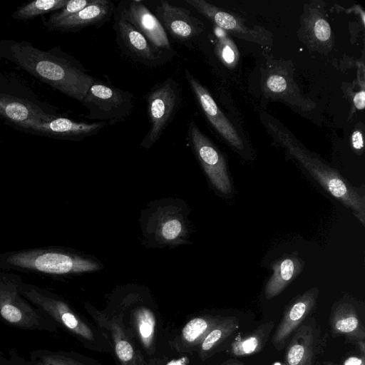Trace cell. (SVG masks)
Here are the masks:
<instances>
[{
  "instance_id": "cell-3",
  "label": "cell",
  "mask_w": 365,
  "mask_h": 365,
  "mask_svg": "<svg viewBox=\"0 0 365 365\" xmlns=\"http://www.w3.org/2000/svg\"><path fill=\"white\" fill-rule=\"evenodd\" d=\"M99 264L75 252L56 247L0 253V269L51 277L92 272Z\"/></svg>"
},
{
  "instance_id": "cell-7",
  "label": "cell",
  "mask_w": 365,
  "mask_h": 365,
  "mask_svg": "<svg viewBox=\"0 0 365 365\" xmlns=\"http://www.w3.org/2000/svg\"><path fill=\"white\" fill-rule=\"evenodd\" d=\"M58 117L25 86L4 83L0 78V118L8 125L27 121H48Z\"/></svg>"
},
{
  "instance_id": "cell-14",
  "label": "cell",
  "mask_w": 365,
  "mask_h": 365,
  "mask_svg": "<svg viewBox=\"0 0 365 365\" xmlns=\"http://www.w3.org/2000/svg\"><path fill=\"white\" fill-rule=\"evenodd\" d=\"M319 292L317 287H313L294 298L287 305L282 321L272 338V343L277 350L284 348L289 336L311 312L316 304Z\"/></svg>"
},
{
  "instance_id": "cell-22",
  "label": "cell",
  "mask_w": 365,
  "mask_h": 365,
  "mask_svg": "<svg viewBox=\"0 0 365 365\" xmlns=\"http://www.w3.org/2000/svg\"><path fill=\"white\" fill-rule=\"evenodd\" d=\"M274 325L273 321L267 322L259 326L254 331L244 336H238L232 342L230 354L244 356L257 354L262 351Z\"/></svg>"
},
{
  "instance_id": "cell-5",
  "label": "cell",
  "mask_w": 365,
  "mask_h": 365,
  "mask_svg": "<svg viewBox=\"0 0 365 365\" xmlns=\"http://www.w3.org/2000/svg\"><path fill=\"white\" fill-rule=\"evenodd\" d=\"M21 294L30 303L46 313L58 326H61L84 341H94L95 334L88 324L60 296L35 284H19Z\"/></svg>"
},
{
  "instance_id": "cell-19",
  "label": "cell",
  "mask_w": 365,
  "mask_h": 365,
  "mask_svg": "<svg viewBox=\"0 0 365 365\" xmlns=\"http://www.w3.org/2000/svg\"><path fill=\"white\" fill-rule=\"evenodd\" d=\"M114 4L108 0H92L82 10L58 23L46 26L49 30L76 31L106 21L114 11Z\"/></svg>"
},
{
  "instance_id": "cell-13",
  "label": "cell",
  "mask_w": 365,
  "mask_h": 365,
  "mask_svg": "<svg viewBox=\"0 0 365 365\" xmlns=\"http://www.w3.org/2000/svg\"><path fill=\"white\" fill-rule=\"evenodd\" d=\"M185 1L218 27L232 33L238 38L259 44L269 42V35L262 28H249L241 21L240 18L204 0H185Z\"/></svg>"
},
{
  "instance_id": "cell-17",
  "label": "cell",
  "mask_w": 365,
  "mask_h": 365,
  "mask_svg": "<svg viewBox=\"0 0 365 365\" xmlns=\"http://www.w3.org/2000/svg\"><path fill=\"white\" fill-rule=\"evenodd\" d=\"M115 28L118 43L130 56L143 63L157 65L161 51L154 48L146 38L120 14L115 16Z\"/></svg>"
},
{
  "instance_id": "cell-26",
  "label": "cell",
  "mask_w": 365,
  "mask_h": 365,
  "mask_svg": "<svg viewBox=\"0 0 365 365\" xmlns=\"http://www.w3.org/2000/svg\"><path fill=\"white\" fill-rule=\"evenodd\" d=\"M156 225L155 233L163 242H178L185 235L184 222L173 214H160Z\"/></svg>"
},
{
  "instance_id": "cell-36",
  "label": "cell",
  "mask_w": 365,
  "mask_h": 365,
  "mask_svg": "<svg viewBox=\"0 0 365 365\" xmlns=\"http://www.w3.org/2000/svg\"><path fill=\"white\" fill-rule=\"evenodd\" d=\"M221 365H245L242 362L235 359H228L224 361Z\"/></svg>"
},
{
  "instance_id": "cell-29",
  "label": "cell",
  "mask_w": 365,
  "mask_h": 365,
  "mask_svg": "<svg viewBox=\"0 0 365 365\" xmlns=\"http://www.w3.org/2000/svg\"><path fill=\"white\" fill-rule=\"evenodd\" d=\"M215 52L220 60L228 68H233L239 61V51L234 41L227 37H220L215 45Z\"/></svg>"
},
{
  "instance_id": "cell-18",
  "label": "cell",
  "mask_w": 365,
  "mask_h": 365,
  "mask_svg": "<svg viewBox=\"0 0 365 365\" xmlns=\"http://www.w3.org/2000/svg\"><path fill=\"white\" fill-rule=\"evenodd\" d=\"M333 333L358 342L365 339V329L354 300L344 297L334 304L329 318Z\"/></svg>"
},
{
  "instance_id": "cell-28",
  "label": "cell",
  "mask_w": 365,
  "mask_h": 365,
  "mask_svg": "<svg viewBox=\"0 0 365 365\" xmlns=\"http://www.w3.org/2000/svg\"><path fill=\"white\" fill-rule=\"evenodd\" d=\"M135 324L140 339L145 348L150 349L155 335V318L146 307H140L135 312Z\"/></svg>"
},
{
  "instance_id": "cell-4",
  "label": "cell",
  "mask_w": 365,
  "mask_h": 365,
  "mask_svg": "<svg viewBox=\"0 0 365 365\" xmlns=\"http://www.w3.org/2000/svg\"><path fill=\"white\" fill-rule=\"evenodd\" d=\"M21 279L14 272L0 269V319L16 329L56 332V322L21 294Z\"/></svg>"
},
{
  "instance_id": "cell-8",
  "label": "cell",
  "mask_w": 365,
  "mask_h": 365,
  "mask_svg": "<svg viewBox=\"0 0 365 365\" xmlns=\"http://www.w3.org/2000/svg\"><path fill=\"white\" fill-rule=\"evenodd\" d=\"M180 91L172 78L155 85L147 95L150 129L140 145L150 148L160 137L180 102Z\"/></svg>"
},
{
  "instance_id": "cell-31",
  "label": "cell",
  "mask_w": 365,
  "mask_h": 365,
  "mask_svg": "<svg viewBox=\"0 0 365 365\" xmlns=\"http://www.w3.org/2000/svg\"><path fill=\"white\" fill-rule=\"evenodd\" d=\"M313 33L318 41L326 42L331 38V27L325 19L319 18L314 23Z\"/></svg>"
},
{
  "instance_id": "cell-10",
  "label": "cell",
  "mask_w": 365,
  "mask_h": 365,
  "mask_svg": "<svg viewBox=\"0 0 365 365\" xmlns=\"http://www.w3.org/2000/svg\"><path fill=\"white\" fill-rule=\"evenodd\" d=\"M105 122L82 123L56 117L48 121L32 120L10 125L22 132L60 140H81L98 133Z\"/></svg>"
},
{
  "instance_id": "cell-2",
  "label": "cell",
  "mask_w": 365,
  "mask_h": 365,
  "mask_svg": "<svg viewBox=\"0 0 365 365\" xmlns=\"http://www.w3.org/2000/svg\"><path fill=\"white\" fill-rule=\"evenodd\" d=\"M266 121L265 125L270 134L287 153L327 192L351 210L364 225L365 197L363 191L354 187L335 170L307 150L286 128L269 120Z\"/></svg>"
},
{
  "instance_id": "cell-15",
  "label": "cell",
  "mask_w": 365,
  "mask_h": 365,
  "mask_svg": "<svg viewBox=\"0 0 365 365\" xmlns=\"http://www.w3.org/2000/svg\"><path fill=\"white\" fill-rule=\"evenodd\" d=\"M159 21L169 34L176 39L185 41L199 35L203 30L202 22L185 8L160 1L158 6Z\"/></svg>"
},
{
  "instance_id": "cell-11",
  "label": "cell",
  "mask_w": 365,
  "mask_h": 365,
  "mask_svg": "<svg viewBox=\"0 0 365 365\" xmlns=\"http://www.w3.org/2000/svg\"><path fill=\"white\" fill-rule=\"evenodd\" d=\"M119 14L143 34L154 48L160 51L171 49L161 23L141 1H128L122 6Z\"/></svg>"
},
{
  "instance_id": "cell-38",
  "label": "cell",
  "mask_w": 365,
  "mask_h": 365,
  "mask_svg": "<svg viewBox=\"0 0 365 365\" xmlns=\"http://www.w3.org/2000/svg\"><path fill=\"white\" fill-rule=\"evenodd\" d=\"M274 365H282L281 363H276Z\"/></svg>"
},
{
  "instance_id": "cell-23",
  "label": "cell",
  "mask_w": 365,
  "mask_h": 365,
  "mask_svg": "<svg viewBox=\"0 0 365 365\" xmlns=\"http://www.w3.org/2000/svg\"><path fill=\"white\" fill-rule=\"evenodd\" d=\"M238 327L239 320L237 317H222L200 344V354L202 359L207 358L211 351L224 342Z\"/></svg>"
},
{
  "instance_id": "cell-16",
  "label": "cell",
  "mask_w": 365,
  "mask_h": 365,
  "mask_svg": "<svg viewBox=\"0 0 365 365\" xmlns=\"http://www.w3.org/2000/svg\"><path fill=\"white\" fill-rule=\"evenodd\" d=\"M85 308L99 327L110 334L112 346L120 364L138 365L135 346L127 336L120 319L118 317H109L88 303L85 304Z\"/></svg>"
},
{
  "instance_id": "cell-20",
  "label": "cell",
  "mask_w": 365,
  "mask_h": 365,
  "mask_svg": "<svg viewBox=\"0 0 365 365\" xmlns=\"http://www.w3.org/2000/svg\"><path fill=\"white\" fill-rule=\"evenodd\" d=\"M304 262L296 254L286 255L272 265V274L266 283L264 294L271 299L279 294L302 271Z\"/></svg>"
},
{
  "instance_id": "cell-9",
  "label": "cell",
  "mask_w": 365,
  "mask_h": 365,
  "mask_svg": "<svg viewBox=\"0 0 365 365\" xmlns=\"http://www.w3.org/2000/svg\"><path fill=\"white\" fill-rule=\"evenodd\" d=\"M187 134L195 154L212 185L221 193L230 195L232 190V183L222 154L193 120L189 124Z\"/></svg>"
},
{
  "instance_id": "cell-37",
  "label": "cell",
  "mask_w": 365,
  "mask_h": 365,
  "mask_svg": "<svg viewBox=\"0 0 365 365\" xmlns=\"http://www.w3.org/2000/svg\"><path fill=\"white\" fill-rule=\"evenodd\" d=\"M169 365H180V361H173Z\"/></svg>"
},
{
  "instance_id": "cell-32",
  "label": "cell",
  "mask_w": 365,
  "mask_h": 365,
  "mask_svg": "<svg viewBox=\"0 0 365 365\" xmlns=\"http://www.w3.org/2000/svg\"><path fill=\"white\" fill-rule=\"evenodd\" d=\"M0 365H27V360L16 349L9 350L7 355L0 351Z\"/></svg>"
},
{
  "instance_id": "cell-27",
  "label": "cell",
  "mask_w": 365,
  "mask_h": 365,
  "mask_svg": "<svg viewBox=\"0 0 365 365\" xmlns=\"http://www.w3.org/2000/svg\"><path fill=\"white\" fill-rule=\"evenodd\" d=\"M29 365H84L70 354L48 349H36L27 360Z\"/></svg>"
},
{
  "instance_id": "cell-25",
  "label": "cell",
  "mask_w": 365,
  "mask_h": 365,
  "mask_svg": "<svg viewBox=\"0 0 365 365\" xmlns=\"http://www.w3.org/2000/svg\"><path fill=\"white\" fill-rule=\"evenodd\" d=\"M68 0H36L19 7L11 17L16 20H30L63 8Z\"/></svg>"
},
{
  "instance_id": "cell-34",
  "label": "cell",
  "mask_w": 365,
  "mask_h": 365,
  "mask_svg": "<svg viewBox=\"0 0 365 365\" xmlns=\"http://www.w3.org/2000/svg\"><path fill=\"white\" fill-rule=\"evenodd\" d=\"M355 107L359 110H363L365 106V92L364 90L356 93L353 98Z\"/></svg>"
},
{
  "instance_id": "cell-1",
  "label": "cell",
  "mask_w": 365,
  "mask_h": 365,
  "mask_svg": "<svg viewBox=\"0 0 365 365\" xmlns=\"http://www.w3.org/2000/svg\"><path fill=\"white\" fill-rule=\"evenodd\" d=\"M0 58L80 103L96 81L79 62L58 48L43 51L25 41L0 39Z\"/></svg>"
},
{
  "instance_id": "cell-12",
  "label": "cell",
  "mask_w": 365,
  "mask_h": 365,
  "mask_svg": "<svg viewBox=\"0 0 365 365\" xmlns=\"http://www.w3.org/2000/svg\"><path fill=\"white\" fill-rule=\"evenodd\" d=\"M185 78L195 94L207 118L232 147L238 150L244 149L243 142L235 128L223 114L210 92L188 71H185Z\"/></svg>"
},
{
  "instance_id": "cell-30",
  "label": "cell",
  "mask_w": 365,
  "mask_h": 365,
  "mask_svg": "<svg viewBox=\"0 0 365 365\" xmlns=\"http://www.w3.org/2000/svg\"><path fill=\"white\" fill-rule=\"evenodd\" d=\"M92 0H70L59 11L54 12L50 15L47 21H44L43 24L46 27L47 26L61 21L75 14L78 13L86 6H88Z\"/></svg>"
},
{
  "instance_id": "cell-21",
  "label": "cell",
  "mask_w": 365,
  "mask_h": 365,
  "mask_svg": "<svg viewBox=\"0 0 365 365\" xmlns=\"http://www.w3.org/2000/svg\"><path fill=\"white\" fill-rule=\"evenodd\" d=\"M314 339L311 325L299 327L287 346L285 365H312Z\"/></svg>"
},
{
  "instance_id": "cell-33",
  "label": "cell",
  "mask_w": 365,
  "mask_h": 365,
  "mask_svg": "<svg viewBox=\"0 0 365 365\" xmlns=\"http://www.w3.org/2000/svg\"><path fill=\"white\" fill-rule=\"evenodd\" d=\"M351 145L357 151L362 150L364 148V140L361 130H355L351 135Z\"/></svg>"
},
{
  "instance_id": "cell-6",
  "label": "cell",
  "mask_w": 365,
  "mask_h": 365,
  "mask_svg": "<svg viewBox=\"0 0 365 365\" xmlns=\"http://www.w3.org/2000/svg\"><path fill=\"white\" fill-rule=\"evenodd\" d=\"M81 103L88 112L87 118L113 125L130 115L134 96L128 91L96 80Z\"/></svg>"
},
{
  "instance_id": "cell-35",
  "label": "cell",
  "mask_w": 365,
  "mask_h": 365,
  "mask_svg": "<svg viewBox=\"0 0 365 365\" xmlns=\"http://www.w3.org/2000/svg\"><path fill=\"white\" fill-rule=\"evenodd\" d=\"M364 359V355L361 357L351 356L344 361V365H365Z\"/></svg>"
},
{
  "instance_id": "cell-24",
  "label": "cell",
  "mask_w": 365,
  "mask_h": 365,
  "mask_svg": "<svg viewBox=\"0 0 365 365\" xmlns=\"http://www.w3.org/2000/svg\"><path fill=\"white\" fill-rule=\"evenodd\" d=\"M222 317L201 316L190 319L182 329V340L190 346L200 344Z\"/></svg>"
},
{
  "instance_id": "cell-39",
  "label": "cell",
  "mask_w": 365,
  "mask_h": 365,
  "mask_svg": "<svg viewBox=\"0 0 365 365\" xmlns=\"http://www.w3.org/2000/svg\"><path fill=\"white\" fill-rule=\"evenodd\" d=\"M27 365H29L28 363H27Z\"/></svg>"
}]
</instances>
